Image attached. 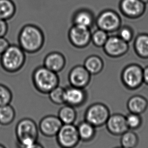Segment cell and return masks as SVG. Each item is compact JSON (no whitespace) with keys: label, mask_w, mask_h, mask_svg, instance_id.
<instances>
[{"label":"cell","mask_w":148,"mask_h":148,"mask_svg":"<svg viewBox=\"0 0 148 148\" xmlns=\"http://www.w3.org/2000/svg\"><path fill=\"white\" fill-rule=\"evenodd\" d=\"M91 76L84 65H77L70 70L68 81L71 86L85 89L90 83Z\"/></svg>","instance_id":"7c38bea8"},{"label":"cell","mask_w":148,"mask_h":148,"mask_svg":"<svg viewBox=\"0 0 148 148\" xmlns=\"http://www.w3.org/2000/svg\"><path fill=\"white\" fill-rule=\"evenodd\" d=\"M88 98L85 89L68 86L65 88V104L70 105L75 108L82 106Z\"/></svg>","instance_id":"5bb4252c"},{"label":"cell","mask_w":148,"mask_h":148,"mask_svg":"<svg viewBox=\"0 0 148 148\" xmlns=\"http://www.w3.org/2000/svg\"><path fill=\"white\" fill-rule=\"evenodd\" d=\"M119 10L125 17L135 19L144 14L146 10V4L140 0H121Z\"/></svg>","instance_id":"8fae6325"},{"label":"cell","mask_w":148,"mask_h":148,"mask_svg":"<svg viewBox=\"0 0 148 148\" xmlns=\"http://www.w3.org/2000/svg\"><path fill=\"white\" fill-rule=\"evenodd\" d=\"M0 148H6V147L4 146L3 145L0 144Z\"/></svg>","instance_id":"d590c367"},{"label":"cell","mask_w":148,"mask_h":148,"mask_svg":"<svg viewBox=\"0 0 148 148\" xmlns=\"http://www.w3.org/2000/svg\"><path fill=\"white\" fill-rule=\"evenodd\" d=\"M94 15L90 10L82 8L77 10L72 16L73 25L91 28L95 23Z\"/></svg>","instance_id":"e0dca14e"},{"label":"cell","mask_w":148,"mask_h":148,"mask_svg":"<svg viewBox=\"0 0 148 148\" xmlns=\"http://www.w3.org/2000/svg\"><path fill=\"white\" fill-rule=\"evenodd\" d=\"M77 127L80 140L90 142L94 140L96 134V127L86 120L79 123Z\"/></svg>","instance_id":"ffe728a7"},{"label":"cell","mask_w":148,"mask_h":148,"mask_svg":"<svg viewBox=\"0 0 148 148\" xmlns=\"http://www.w3.org/2000/svg\"><path fill=\"white\" fill-rule=\"evenodd\" d=\"M110 115V110L106 104L96 102L90 104L84 113V120L96 128L105 125Z\"/></svg>","instance_id":"8992f818"},{"label":"cell","mask_w":148,"mask_h":148,"mask_svg":"<svg viewBox=\"0 0 148 148\" xmlns=\"http://www.w3.org/2000/svg\"><path fill=\"white\" fill-rule=\"evenodd\" d=\"M50 101L56 105L65 104V88L58 86L52 89L48 93Z\"/></svg>","instance_id":"484cf974"},{"label":"cell","mask_w":148,"mask_h":148,"mask_svg":"<svg viewBox=\"0 0 148 148\" xmlns=\"http://www.w3.org/2000/svg\"><path fill=\"white\" fill-rule=\"evenodd\" d=\"M144 83L148 86V66L143 68Z\"/></svg>","instance_id":"d6a6232c"},{"label":"cell","mask_w":148,"mask_h":148,"mask_svg":"<svg viewBox=\"0 0 148 148\" xmlns=\"http://www.w3.org/2000/svg\"><path fill=\"white\" fill-rule=\"evenodd\" d=\"M105 125L108 132L114 136H121L128 130L125 116L120 113L111 114Z\"/></svg>","instance_id":"9a60e30c"},{"label":"cell","mask_w":148,"mask_h":148,"mask_svg":"<svg viewBox=\"0 0 148 148\" xmlns=\"http://www.w3.org/2000/svg\"><path fill=\"white\" fill-rule=\"evenodd\" d=\"M28 148H44V147L42 146V145L40 144L39 142H37L34 144L32 146Z\"/></svg>","instance_id":"836d02e7"},{"label":"cell","mask_w":148,"mask_h":148,"mask_svg":"<svg viewBox=\"0 0 148 148\" xmlns=\"http://www.w3.org/2000/svg\"><path fill=\"white\" fill-rule=\"evenodd\" d=\"M124 148V147H123L122 146H120V147H115V148Z\"/></svg>","instance_id":"8d00e7d4"},{"label":"cell","mask_w":148,"mask_h":148,"mask_svg":"<svg viewBox=\"0 0 148 148\" xmlns=\"http://www.w3.org/2000/svg\"><path fill=\"white\" fill-rule=\"evenodd\" d=\"M66 64V59L61 53L50 52L47 55L44 61V66L53 72L58 74L64 68Z\"/></svg>","instance_id":"2e32d148"},{"label":"cell","mask_w":148,"mask_h":148,"mask_svg":"<svg viewBox=\"0 0 148 148\" xmlns=\"http://www.w3.org/2000/svg\"><path fill=\"white\" fill-rule=\"evenodd\" d=\"M98 28L107 33L117 32L121 26L122 20L117 12L111 9H106L99 14L95 19Z\"/></svg>","instance_id":"52a82bcc"},{"label":"cell","mask_w":148,"mask_h":148,"mask_svg":"<svg viewBox=\"0 0 148 148\" xmlns=\"http://www.w3.org/2000/svg\"><path fill=\"white\" fill-rule=\"evenodd\" d=\"M8 30V26L7 21L0 19V37L5 36Z\"/></svg>","instance_id":"1f68e13d"},{"label":"cell","mask_w":148,"mask_h":148,"mask_svg":"<svg viewBox=\"0 0 148 148\" xmlns=\"http://www.w3.org/2000/svg\"><path fill=\"white\" fill-rule=\"evenodd\" d=\"M134 52L142 59H148V34L140 33L136 36L134 42Z\"/></svg>","instance_id":"d6986e66"},{"label":"cell","mask_w":148,"mask_h":148,"mask_svg":"<svg viewBox=\"0 0 148 148\" xmlns=\"http://www.w3.org/2000/svg\"><path fill=\"white\" fill-rule=\"evenodd\" d=\"M57 116L63 124H74L77 118V112L73 107L64 104L58 111Z\"/></svg>","instance_id":"7402d4cb"},{"label":"cell","mask_w":148,"mask_h":148,"mask_svg":"<svg viewBox=\"0 0 148 148\" xmlns=\"http://www.w3.org/2000/svg\"><path fill=\"white\" fill-rule=\"evenodd\" d=\"M92 33L90 28L73 24L68 32V39L75 47L84 48L91 42Z\"/></svg>","instance_id":"9c48e42d"},{"label":"cell","mask_w":148,"mask_h":148,"mask_svg":"<svg viewBox=\"0 0 148 148\" xmlns=\"http://www.w3.org/2000/svg\"><path fill=\"white\" fill-rule=\"evenodd\" d=\"M139 143V138L134 130L128 129L121 136V146L125 148H136Z\"/></svg>","instance_id":"d4e9b609"},{"label":"cell","mask_w":148,"mask_h":148,"mask_svg":"<svg viewBox=\"0 0 148 148\" xmlns=\"http://www.w3.org/2000/svg\"><path fill=\"white\" fill-rule=\"evenodd\" d=\"M25 60V52L19 45L10 44L1 55L0 63L4 71L10 73H14L22 68Z\"/></svg>","instance_id":"3957f363"},{"label":"cell","mask_w":148,"mask_h":148,"mask_svg":"<svg viewBox=\"0 0 148 148\" xmlns=\"http://www.w3.org/2000/svg\"><path fill=\"white\" fill-rule=\"evenodd\" d=\"M62 125L58 116L49 115L40 120L38 124V130L44 136L53 138L56 136Z\"/></svg>","instance_id":"4fadbf2b"},{"label":"cell","mask_w":148,"mask_h":148,"mask_svg":"<svg viewBox=\"0 0 148 148\" xmlns=\"http://www.w3.org/2000/svg\"><path fill=\"white\" fill-rule=\"evenodd\" d=\"M121 80L128 90L138 89L144 84L143 68L136 64H131L124 68L121 74Z\"/></svg>","instance_id":"5b68a950"},{"label":"cell","mask_w":148,"mask_h":148,"mask_svg":"<svg viewBox=\"0 0 148 148\" xmlns=\"http://www.w3.org/2000/svg\"><path fill=\"white\" fill-rule=\"evenodd\" d=\"M103 49L108 56L112 58H119L128 52L129 43L125 42L117 35H112L109 36Z\"/></svg>","instance_id":"30bf717a"},{"label":"cell","mask_w":148,"mask_h":148,"mask_svg":"<svg viewBox=\"0 0 148 148\" xmlns=\"http://www.w3.org/2000/svg\"><path fill=\"white\" fill-rule=\"evenodd\" d=\"M13 98L12 92L7 86L0 84V107L10 104Z\"/></svg>","instance_id":"f1b7e54d"},{"label":"cell","mask_w":148,"mask_h":148,"mask_svg":"<svg viewBox=\"0 0 148 148\" xmlns=\"http://www.w3.org/2000/svg\"><path fill=\"white\" fill-rule=\"evenodd\" d=\"M84 66L91 75H96L101 72L104 68V62L100 56L92 55L84 60Z\"/></svg>","instance_id":"44dd1931"},{"label":"cell","mask_w":148,"mask_h":148,"mask_svg":"<svg viewBox=\"0 0 148 148\" xmlns=\"http://www.w3.org/2000/svg\"><path fill=\"white\" fill-rule=\"evenodd\" d=\"M15 4L12 0H0V19L9 20L16 13Z\"/></svg>","instance_id":"603a6c76"},{"label":"cell","mask_w":148,"mask_h":148,"mask_svg":"<svg viewBox=\"0 0 148 148\" xmlns=\"http://www.w3.org/2000/svg\"><path fill=\"white\" fill-rule=\"evenodd\" d=\"M16 117V112L14 108L10 104L0 107V124L7 126L14 121Z\"/></svg>","instance_id":"cb8c5ba5"},{"label":"cell","mask_w":148,"mask_h":148,"mask_svg":"<svg viewBox=\"0 0 148 148\" xmlns=\"http://www.w3.org/2000/svg\"><path fill=\"white\" fill-rule=\"evenodd\" d=\"M140 1L143 2L145 4H148V0H140Z\"/></svg>","instance_id":"e575fe53"},{"label":"cell","mask_w":148,"mask_h":148,"mask_svg":"<svg viewBox=\"0 0 148 148\" xmlns=\"http://www.w3.org/2000/svg\"><path fill=\"white\" fill-rule=\"evenodd\" d=\"M125 118L126 124L130 130H138L142 126L143 120L141 115L130 112L125 116Z\"/></svg>","instance_id":"83f0119b"},{"label":"cell","mask_w":148,"mask_h":148,"mask_svg":"<svg viewBox=\"0 0 148 148\" xmlns=\"http://www.w3.org/2000/svg\"><path fill=\"white\" fill-rule=\"evenodd\" d=\"M44 42L45 36L42 30L34 24H26L22 27L19 33V45L25 53L38 52L42 48Z\"/></svg>","instance_id":"6da1fadb"},{"label":"cell","mask_w":148,"mask_h":148,"mask_svg":"<svg viewBox=\"0 0 148 148\" xmlns=\"http://www.w3.org/2000/svg\"><path fill=\"white\" fill-rule=\"evenodd\" d=\"M109 35L101 29L98 28L92 33L91 42L98 48H103L108 40Z\"/></svg>","instance_id":"4316f807"},{"label":"cell","mask_w":148,"mask_h":148,"mask_svg":"<svg viewBox=\"0 0 148 148\" xmlns=\"http://www.w3.org/2000/svg\"><path fill=\"white\" fill-rule=\"evenodd\" d=\"M10 45V43L5 37H0V56L5 51Z\"/></svg>","instance_id":"4dcf8cb0"},{"label":"cell","mask_w":148,"mask_h":148,"mask_svg":"<svg viewBox=\"0 0 148 148\" xmlns=\"http://www.w3.org/2000/svg\"><path fill=\"white\" fill-rule=\"evenodd\" d=\"M38 126L34 120L23 118L16 125L15 133L19 148H28L38 142Z\"/></svg>","instance_id":"7a4b0ae2"},{"label":"cell","mask_w":148,"mask_h":148,"mask_svg":"<svg viewBox=\"0 0 148 148\" xmlns=\"http://www.w3.org/2000/svg\"><path fill=\"white\" fill-rule=\"evenodd\" d=\"M32 80L36 90L42 94H48L52 89L59 85V78L57 73L44 66H38L34 70Z\"/></svg>","instance_id":"277c9868"},{"label":"cell","mask_w":148,"mask_h":148,"mask_svg":"<svg viewBox=\"0 0 148 148\" xmlns=\"http://www.w3.org/2000/svg\"><path fill=\"white\" fill-rule=\"evenodd\" d=\"M117 32L118 36L128 43L131 42L134 37V32L133 29L128 26H121Z\"/></svg>","instance_id":"f546056e"},{"label":"cell","mask_w":148,"mask_h":148,"mask_svg":"<svg viewBox=\"0 0 148 148\" xmlns=\"http://www.w3.org/2000/svg\"><path fill=\"white\" fill-rule=\"evenodd\" d=\"M56 136L61 148H74L80 141L77 127L74 124H63Z\"/></svg>","instance_id":"ba28073f"},{"label":"cell","mask_w":148,"mask_h":148,"mask_svg":"<svg viewBox=\"0 0 148 148\" xmlns=\"http://www.w3.org/2000/svg\"></svg>","instance_id":"74e56055"},{"label":"cell","mask_w":148,"mask_h":148,"mask_svg":"<svg viewBox=\"0 0 148 148\" xmlns=\"http://www.w3.org/2000/svg\"><path fill=\"white\" fill-rule=\"evenodd\" d=\"M126 107L130 113L142 115L148 109V100L141 95H134L128 99Z\"/></svg>","instance_id":"ac0fdd59"}]
</instances>
